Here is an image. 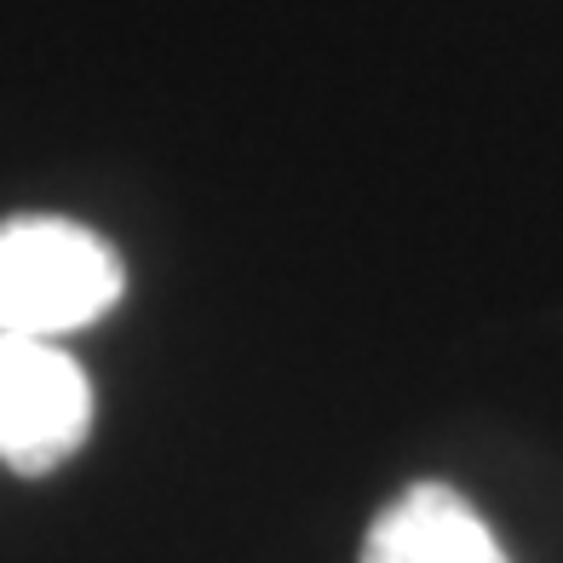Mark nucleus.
<instances>
[{
  "instance_id": "2",
  "label": "nucleus",
  "mask_w": 563,
  "mask_h": 563,
  "mask_svg": "<svg viewBox=\"0 0 563 563\" xmlns=\"http://www.w3.org/2000/svg\"><path fill=\"white\" fill-rule=\"evenodd\" d=\"M92 431V379L58 340L0 334V466L53 477Z\"/></svg>"
},
{
  "instance_id": "1",
  "label": "nucleus",
  "mask_w": 563,
  "mask_h": 563,
  "mask_svg": "<svg viewBox=\"0 0 563 563\" xmlns=\"http://www.w3.org/2000/svg\"><path fill=\"white\" fill-rule=\"evenodd\" d=\"M126 265L98 230L58 213H18L0 224V334L58 340L115 311Z\"/></svg>"
},
{
  "instance_id": "3",
  "label": "nucleus",
  "mask_w": 563,
  "mask_h": 563,
  "mask_svg": "<svg viewBox=\"0 0 563 563\" xmlns=\"http://www.w3.org/2000/svg\"><path fill=\"white\" fill-rule=\"evenodd\" d=\"M363 563H506L495 529L449 483H415L363 534Z\"/></svg>"
}]
</instances>
